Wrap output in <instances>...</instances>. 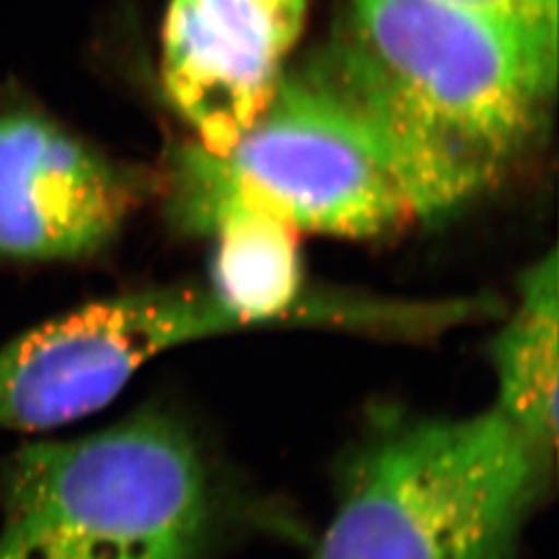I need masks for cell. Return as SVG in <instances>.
Wrapping results in <instances>:
<instances>
[{
	"mask_svg": "<svg viewBox=\"0 0 559 559\" xmlns=\"http://www.w3.org/2000/svg\"><path fill=\"white\" fill-rule=\"evenodd\" d=\"M295 73L378 143L419 218H438L510 170L558 67L448 0H346Z\"/></svg>",
	"mask_w": 559,
	"mask_h": 559,
	"instance_id": "obj_1",
	"label": "cell"
},
{
	"mask_svg": "<svg viewBox=\"0 0 559 559\" xmlns=\"http://www.w3.org/2000/svg\"><path fill=\"white\" fill-rule=\"evenodd\" d=\"M0 500V559H207L228 520L198 441L162 413L23 445Z\"/></svg>",
	"mask_w": 559,
	"mask_h": 559,
	"instance_id": "obj_2",
	"label": "cell"
},
{
	"mask_svg": "<svg viewBox=\"0 0 559 559\" xmlns=\"http://www.w3.org/2000/svg\"><path fill=\"white\" fill-rule=\"evenodd\" d=\"M549 473L496 406L390 419L346 460L309 559H514Z\"/></svg>",
	"mask_w": 559,
	"mask_h": 559,
	"instance_id": "obj_3",
	"label": "cell"
},
{
	"mask_svg": "<svg viewBox=\"0 0 559 559\" xmlns=\"http://www.w3.org/2000/svg\"><path fill=\"white\" fill-rule=\"evenodd\" d=\"M240 328L216 297L147 288L96 300L0 346V429L44 431L104 408L156 355Z\"/></svg>",
	"mask_w": 559,
	"mask_h": 559,
	"instance_id": "obj_4",
	"label": "cell"
},
{
	"mask_svg": "<svg viewBox=\"0 0 559 559\" xmlns=\"http://www.w3.org/2000/svg\"><path fill=\"white\" fill-rule=\"evenodd\" d=\"M218 158L299 230L371 239L419 221L378 143L297 73H284L260 119Z\"/></svg>",
	"mask_w": 559,
	"mask_h": 559,
	"instance_id": "obj_5",
	"label": "cell"
},
{
	"mask_svg": "<svg viewBox=\"0 0 559 559\" xmlns=\"http://www.w3.org/2000/svg\"><path fill=\"white\" fill-rule=\"evenodd\" d=\"M145 180L41 106L0 100V258L81 260L119 235Z\"/></svg>",
	"mask_w": 559,
	"mask_h": 559,
	"instance_id": "obj_6",
	"label": "cell"
},
{
	"mask_svg": "<svg viewBox=\"0 0 559 559\" xmlns=\"http://www.w3.org/2000/svg\"><path fill=\"white\" fill-rule=\"evenodd\" d=\"M305 20L307 0H170L164 92L205 152L226 156L274 100Z\"/></svg>",
	"mask_w": 559,
	"mask_h": 559,
	"instance_id": "obj_7",
	"label": "cell"
},
{
	"mask_svg": "<svg viewBox=\"0 0 559 559\" xmlns=\"http://www.w3.org/2000/svg\"><path fill=\"white\" fill-rule=\"evenodd\" d=\"M175 210L193 230L214 237L210 293L240 328L295 318L299 228L247 193L198 143L177 156Z\"/></svg>",
	"mask_w": 559,
	"mask_h": 559,
	"instance_id": "obj_8",
	"label": "cell"
},
{
	"mask_svg": "<svg viewBox=\"0 0 559 559\" xmlns=\"http://www.w3.org/2000/svg\"><path fill=\"white\" fill-rule=\"evenodd\" d=\"M558 253L551 251L526 272L519 307L493 342L496 408L551 471L558 443Z\"/></svg>",
	"mask_w": 559,
	"mask_h": 559,
	"instance_id": "obj_9",
	"label": "cell"
},
{
	"mask_svg": "<svg viewBox=\"0 0 559 559\" xmlns=\"http://www.w3.org/2000/svg\"><path fill=\"white\" fill-rule=\"evenodd\" d=\"M493 21L558 67V0H448Z\"/></svg>",
	"mask_w": 559,
	"mask_h": 559,
	"instance_id": "obj_10",
	"label": "cell"
}]
</instances>
